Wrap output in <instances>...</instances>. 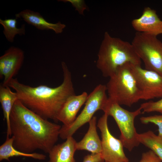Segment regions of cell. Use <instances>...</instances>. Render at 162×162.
I'll list each match as a JSON object with an SVG mask.
<instances>
[{"label": "cell", "instance_id": "6da1fadb", "mask_svg": "<svg viewBox=\"0 0 162 162\" xmlns=\"http://www.w3.org/2000/svg\"><path fill=\"white\" fill-rule=\"evenodd\" d=\"M10 127L14 147L27 153L37 150L48 153L57 142L61 128L30 110L18 99L10 113Z\"/></svg>", "mask_w": 162, "mask_h": 162}, {"label": "cell", "instance_id": "7a4b0ae2", "mask_svg": "<svg viewBox=\"0 0 162 162\" xmlns=\"http://www.w3.org/2000/svg\"><path fill=\"white\" fill-rule=\"evenodd\" d=\"M62 83L56 87L40 85L33 87L13 78L8 86L15 90L18 99L30 110L46 119L57 122V116L67 99L75 94L71 72L66 64L62 62Z\"/></svg>", "mask_w": 162, "mask_h": 162}, {"label": "cell", "instance_id": "3957f363", "mask_svg": "<svg viewBox=\"0 0 162 162\" xmlns=\"http://www.w3.org/2000/svg\"><path fill=\"white\" fill-rule=\"evenodd\" d=\"M98 56L96 66L104 77H110L126 63L141 64L131 43L112 37L107 32L104 33Z\"/></svg>", "mask_w": 162, "mask_h": 162}, {"label": "cell", "instance_id": "277c9868", "mask_svg": "<svg viewBox=\"0 0 162 162\" xmlns=\"http://www.w3.org/2000/svg\"><path fill=\"white\" fill-rule=\"evenodd\" d=\"M131 63L119 68L106 85L108 98L120 105L130 106L142 100L140 90L132 72Z\"/></svg>", "mask_w": 162, "mask_h": 162}, {"label": "cell", "instance_id": "5b68a950", "mask_svg": "<svg viewBox=\"0 0 162 162\" xmlns=\"http://www.w3.org/2000/svg\"><path fill=\"white\" fill-rule=\"evenodd\" d=\"M142 110L140 107L134 111H129L109 98L103 110L104 113L114 119L121 132L119 139L124 147L130 151L140 144L137 140L138 133L134 121L136 117L141 113Z\"/></svg>", "mask_w": 162, "mask_h": 162}, {"label": "cell", "instance_id": "8992f818", "mask_svg": "<svg viewBox=\"0 0 162 162\" xmlns=\"http://www.w3.org/2000/svg\"><path fill=\"white\" fill-rule=\"evenodd\" d=\"M131 43L145 69L162 76V42L157 36L136 32Z\"/></svg>", "mask_w": 162, "mask_h": 162}, {"label": "cell", "instance_id": "52a82bcc", "mask_svg": "<svg viewBox=\"0 0 162 162\" xmlns=\"http://www.w3.org/2000/svg\"><path fill=\"white\" fill-rule=\"evenodd\" d=\"M106 92V85H97L88 95L83 110L74 122L69 126L62 125L61 127L59 137L62 140H66L72 136L79 128L89 122L97 111H103L108 99Z\"/></svg>", "mask_w": 162, "mask_h": 162}, {"label": "cell", "instance_id": "ba28073f", "mask_svg": "<svg viewBox=\"0 0 162 162\" xmlns=\"http://www.w3.org/2000/svg\"><path fill=\"white\" fill-rule=\"evenodd\" d=\"M109 116L104 114L99 119L97 126L101 132V154L105 162H128L123 150V145L120 139L110 133L108 125Z\"/></svg>", "mask_w": 162, "mask_h": 162}, {"label": "cell", "instance_id": "9c48e42d", "mask_svg": "<svg viewBox=\"0 0 162 162\" xmlns=\"http://www.w3.org/2000/svg\"><path fill=\"white\" fill-rule=\"evenodd\" d=\"M132 72L141 91L142 100L162 98V76L142 68L141 65L131 64Z\"/></svg>", "mask_w": 162, "mask_h": 162}, {"label": "cell", "instance_id": "30bf717a", "mask_svg": "<svg viewBox=\"0 0 162 162\" xmlns=\"http://www.w3.org/2000/svg\"><path fill=\"white\" fill-rule=\"evenodd\" d=\"M24 58V51L19 48L10 47L0 57V77L4 78L2 83L8 85L18 74L22 66Z\"/></svg>", "mask_w": 162, "mask_h": 162}, {"label": "cell", "instance_id": "8fae6325", "mask_svg": "<svg viewBox=\"0 0 162 162\" xmlns=\"http://www.w3.org/2000/svg\"><path fill=\"white\" fill-rule=\"evenodd\" d=\"M131 25L137 32L157 37L162 34V20L156 11L149 7L144 9L140 17L132 20Z\"/></svg>", "mask_w": 162, "mask_h": 162}, {"label": "cell", "instance_id": "7c38bea8", "mask_svg": "<svg viewBox=\"0 0 162 162\" xmlns=\"http://www.w3.org/2000/svg\"><path fill=\"white\" fill-rule=\"evenodd\" d=\"M88 94L86 92L70 96L60 110L57 118V122H62L68 126L72 124L76 118V116L82 106L85 103Z\"/></svg>", "mask_w": 162, "mask_h": 162}, {"label": "cell", "instance_id": "4fadbf2b", "mask_svg": "<svg viewBox=\"0 0 162 162\" xmlns=\"http://www.w3.org/2000/svg\"><path fill=\"white\" fill-rule=\"evenodd\" d=\"M16 18H22L28 24L40 30H51L56 34L62 33L65 25L58 22L53 23L48 22L38 12L26 9L15 14Z\"/></svg>", "mask_w": 162, "mask_h": 162}, {"label": "cell", "instance_id": "5bb4252c", "mask_svg": "<svg viewBox=\"0 0 162 162\" xmlns=\"http://www.w3.org/2000/svg\"><path fill=\"white\" fill-rule=\"evenodd\" d=\"M76 142L72 136L62 143L55 145L48 153V162H75Z\"/></svg>", "mask_w": 162, "mask_h": 162}, {"label": "cell", "instance_id": "9a60e30c", "mask_svg": "<svg viewBox=\"0 0 162 162\" xmlns=\"http://www.w3.org/2000/svg\"><path fill=\"white\" fill-rule=\"evenodd\" d=\"M88 130L83 138L77 142V150H85L92 154L101 153V140L97 131V118L94 116L88 122Z\"/></svg>", "mask_w": 162, "mask_h": 162}, {"label": "cell", "instance_id": "2e32d148", "mask_svg": "<svg viewBox=\"0 0 162 162\" xmlns=\"http://www.w3.org/2000/svg\"><path fill=\"white\" fill-rule=\"evenodd\" d=\"M18 100L17 93L13 92L8 85H0V102L3 111L4 119L6 122V137L11 136L10 127V113L16 101Z\"/></svg>", "mask_w": 162, "mask_h": 162}, {"label": "cell", "instance_id": "e0dca14e", "mask_svg": "<svg viewBox=\"0 0 162 162\" xmlns=\"http://www.w3.org/2000/svg\"><path fill=\"white\" fill-rule=\"evenodd\" d=\"M13 137H6L5 142L0 146V161L4 160L9 161L10 158L14 157H24L42 160L46 159V156L36 152L26 153L16 149L13 146Z\"/></svg>", "mask_w": 162, "mask_h": 162}, {"label": "cell", "instance_id": "ac0fdd59", "mask_svg": "<svg viewBox=\"0 0 162 162\" xmlns=\"http://www.w3.org/2000/svg\"><path fill=\"white\" fill-rule=\"evenodd\" d=\"M137 139L140 143L149 148L162 160V137L148 130L138 134Z\"/></svg>", "mask_w": 162, "mask_h": 162}, {"label": "cell", "instance_id": "d6986e66", "mask_svg": "<svg viewBox=\"0 0 162 162\" xmlns=\"http://www.w3.org/2000/svg\"><path fill=\"white\" fill-rule=\"evenodd\" d=\"M16 18L0 19V24L3 26V33L7 40L10 42L14 41V38L17 34L20 35L25 34V25H22L20 28L17 27Z\"/></svg>", "mask_w": 162, "mask_h": 162}, {"label": "cell", "instance_id": "ffe728a7", "mask_svg": "<svg viewBox=\"0 0 162 162\" xmlns=\"http://www.w3.org/2000/svg\"><path fill=\"white\" fill-rule=\"evenodd\" d=\"M143 112L149 113L156 112L162 114V98L156 101H149L143 103L140 107Z\"/></svg>", "mask_w": 162, "mask_h": 162}, {"label": "cell", "instance_id": "44dd1931", "mask_svg": "<svg viewBox=\"0 0 162 162\" xmlns=\"http://www.w3.org/2000/svg\"><path fill=\"white\" fill-rule=\"evenodd\" d=\"M141 123L147 124L149 123H153L158 127V135L162 137V114L148 116H142L140 118Z\"/></svg>", "mask_w": 162, "mask_h": 162}, {"label": "cell", "instance_id": "7402d4cb", "mask_svg": "<svg viewBox=\"0 0 162 162\" xmlns=\"http://www.w3.org/2000/svg\"><path fill=\"white\" fill-rule=\"evenodd\" d=\"M139 162H162L161 160L151 150L142 154Z\"/></svg>", "mask_w": 162, "mask_h": 162}, {"label": "cell", "instance_id": "603a6c76", "mask_svg": "<svg viewBox=\"0 0 162 162\" xmlns=\"http://www.w3.org/2000/svg\"><path fill=\"white\" fill-rule=\"evenodd\" d=\"M59 1L65 2H70L73 6L75 8L76 10L81 14L83 15L84 10L87 9V6L83 0H63Z\"/></svg>", "mask_w": 162, "mask_h": 162}, {"label": "cell", "instance_id": "cb8c5ba5", "mask_svg": "<svg viewBox=\"0 0 162 162\" xmlns=\"http://www.w3.org/2000/svg\"><path fill=\"white\" fill-rule=\"evenodd\" d=\"M101 153L92 154L85 156L82 162H104Z\"/></svg>", "mask_w": 162, "mask_h": 162}]
</instances>
